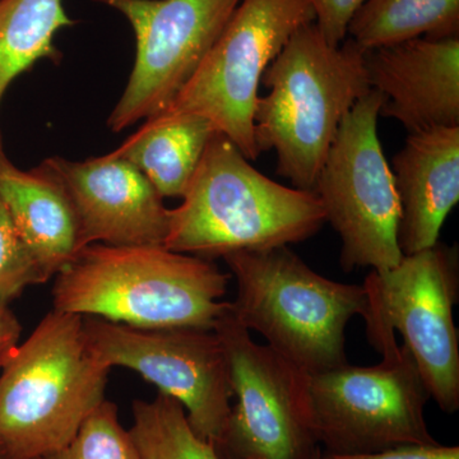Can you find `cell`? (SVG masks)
I'll return each mask as SVG.
<instances>
[{
    "label": "cell",
    "instance_id": "obj_1",
    "mask_svg": "<svg viewBox=\"0 0 459 459\" xmlns=\"http://www.w3.org/2000/svg\"><path fill=\"white\" fill-rule=\"evenodd\" d=\"M229 274L165 247H84L56 274L54 310L132 328L212 329L228 312Z\"/></svg>",
    "mask_w": 459,
    "mask_h": 459
},
{
    "label": "cell",
    "instance_id": "obj_2",
    "mask_svg": "<svg viewBox=\"0 0 459 459\" xmlns=\"http://www.w3.org/2000/svg\"><path fill=\"white\" fill-rule=\"evenodd\" d=\"M181 199L164 247L208 261L300 243L327 223L316 193L265 177L220 132Z\"/></svg>",
    "mask_w": 459,
    "mask_h": 459
},
{
    "label": "cell",
    "instance_id": "obj_3",
    "mask_svg": "<svg viewBox=\"0 0 459 459\" xmlns=\"http://www.w3.org/2000/svg\"><path fill=\"white\" fill-rule=\"evenodd\" d=\"M262 83L268 93L256 101V150L274 151L281 177L313 192L341 123L371 90L365 50L351 39L329 44L310 22L286 42Z\"/></svg>",
    "mask_w": 459,
    "mask_h": 459
},
{
    "label": "cell",
    "instance_id": "obj_4",
    "mask_svg": "<svg viewBox=\"0 0 459 459\" xmlns=\"http://www.w3.org/2000/svg\"><path fill=\"white\" fill-rule=\"evenodd\" d=\"M108 367L87 347L83 316L53 310L0 377V457L41 459L63 448L102 402Z\"/></svg>",
    "mask_w": 459,
    "mask_h": 459
},
{
    "label": "cell",
    "instance_id": "obj_5",
    "mask_svg": "<svg viewBox=\"0 0 459 459\" xmlns=\"http://www.w3.org/2000/svg\"><path fill=\"white\" fill-rule=\"evenodd\" d=\"M237 281L231 314L247 331L305 374L344 367V331L364 316L362 285L316 273L289 247L234 253L223 258Z\"/></svg>",
    "mask_w": 459,
    "mask_h": 459
},
{
    "label": "cell",
    "instance_id": "obj_6",
    "mask_svg": "<svg viewBox=\"0 0 459 459\" xmlns=\"http://www.w3.org/2000/svg\"><path fill=\"white\" fill-rule=\"evenodd\" d=\"M374 367H344L305 374L303 402L316 443L328 453L359 455L404 446L437 444L429 431L430 395L406 346L379 350Z\"/></svg>",
    "mask_w": 459,
    "mask_h": 459
},
{
    "label": "cell",
    "instance_id": "obj_7",
    "mask_svg": "<svg viewBox=\"0 0 459 459\" xmlns=\"http://www.w3.org/2000/svg\"><path fill=\"white\" fill-rule=\"evenodd\" d=\"M362 318L374 349L403 337L429 395L443 412L459 409V334L453 309L459 299L458 247L437 241L402 256L391 270L373 271L362 283Z\"/></svg>",
    "mask_w": 459,
    "mask_h": 459
},
{
    "label": "cell",
    "instance_id": "obj_8",
    "mask_svg": "<svg viewBox=\"0 0 459 459\" xmlns=\"http://www.w3.org/2000/svg\"><path fill=\"white\" fill-rule=\"evenodd\" d=\"M383 96L370 90L344 117L313 192L341 238V268L391 270L401 262L400 202L377 137Z\"/></svg>",
    "mask_w": 459,
    "mask_h": 459
},
{
    "label": "cell",
    "instance_id": "obj_9",
    "mask_svg": "<svg viewBox=\"0 0 459 459\" xmlns=\"http://www.w3.org/2000/svg\"><path fill=\"white\" fill-rule=\"evenodd\" d=\"M307 0H241L213 47L164 113L207 117L249 161L258 159L255 113L268 65L300 27L314 22Z\"/></svg>",
    "mask_w": 459,
    "mask_h": 459
},
{
    "label": "cell",
    "instance_id": "obj_10",
    "mask_svg": "<svg viewBox=\"0 0 459 459\" xmlns=\"http://www.w3.org/2000/svg\"><path fill=\"white\" fill-rule=\"evenodd\" d=\"M87 347L108 367L137 371L179 401L190 427L214 448L221 442L231 386L221 341L212 329H140L83 316Z\"/></svg>",
    "mask_w": 459,
    "mask_h": 459
},
{
    "label": "cell",
    "instance_id": "obj_11",
    "mask_svg": "<svg viewBox=\"0 0 459 459\" xmlns=\"http://www.w3.org/2000/svg\"><path fill=\"white\" fill-rule=\"evenodd\" d=\"M229 383L237 403L231 406L220 459H316L319 444L310 430L303 402L304 373L271 347L250 337L231 314L217 320Z\"/></svg>",
    "mask_w": 459,
    "mask_h": 459
},
{
    "label": "cell",
    "instance_id": "obj_12",
    "mask_svg": "<svg viewBox=\"0 0 459 459\" xmlns=\"http://www.w3.org/2000/svg\"><path fill=\"white\" fill-rule=\"evenodd\" d=\"M122 13L135 59L108 126L119 133L164 113L188 82L241 0H100Z\"/></svg>",
    "mask_w": 459,
    "mask_h": 459
},
{
    "label": "cell",
    "instance_id": "obj_13",
    "mask_svg": "<svg viewBox=\"0 0 459 459\" xmlns=\"http://www.w3.org/2000/svg\"><path fill=\"white\" fill-rule=\"evenodd\" d=\"M74 204L83 247H164L170 210L134 165L110 152L84 161L41 162Z\"/></svg>",
    "mask_w": 459,
    "mask_h": 459
},
{
    "label": "cell",
    "instance_id": "obj_14",
    "mask_svg": "<svg viewBox=\"0 0 459 459\" xmlns=\"http://www.w3.org/2000/svg\"><path fill=\"white\" fill-rule=\"evenodd\" d=\"M365 66L370 89L383 96L379 117L409 133L459 126V36L365 51Z\"/></svg>",
    "mask_w": 459,
    "mask_h": 459
},
{
    "label": "cell",
    "instance_id": "obj_15",
    "mask_svg": "<svg viewBox=\"0 0 459 459\" xmlns=\"http://www.w3.org/2000/svg\"><path fill=\"white\" fill-rule=\"evenodd\" d=\"M400 202L402 255L434 247L459 201V126L409 133L391 162Z\"/></svg>",
    "mask_w": 459,
    "mask_h": 459
},
{
    "label": "cell",
    "instance_id": "obj_16",
    "mask_svg": "<svg viewBox=\"0 0 459 459\" xmlns=\"http://www.w3.org/2000/svg\"><path fill=\"white\" fill-rule=\"evenodd\" d=\"M0 199L47 280L83 249L74 204L56 178L39 166L18 169L0 143Z\"/></svg>",
    "mask_w": 459,
    "mask_h": 459
},
{
    "label": "cell",
    "instance_id": "obj_17",
    "mask_svg": "<svg viewBox=\"0 0 459 459\" xmlns=\"http://www.w3.org/2000/svg\"><path fill=\"white\" fill-rule=\"evenodd\" d=\"M217 129L207 117L162 113L113 151L134 165L162 198H181Z\"/></svg>",
    "mask_w": 459,
    "mask_h": 459
},
{
    "label": "cell",
    "instance_id": "obj_18",
    "mask_svg": "<svg viewBox=\"0 0 459 459\" xmlns=\"http://www.w3.org/2000/svg\"><path fill=\"white\" fill-rule=\"evenodd\" d=\"M74 25L63 0H0V104L9 84L39 60L59 62L56 33Z\"/></svg>",
    "mask_w": 459,
    "mask_h": 459
},
{
    "label": "cell",
    "instance_id": "obj_19",
    "mask_svg": "<svg viewBox=\"0 0 459 459\" xmlns=\"http://www.w3.org/2000/svg\"><path fill=\"white\" fill-rule=\"evenodd\" d=\"M347 35L362 50L459 36V0H364Z\"/></svg>",
    "mask_w": 459,
    "mask_h": 459
},
{
    "label": "cell",
    "instance_id": "obj_20",
    "mask_svg": "<svg viewBox=\"0 0 459 459\" xmlns=\"http://www.w3.org/2000/svg\"><path fill=\"white\" fill-rule=\"evenodd\" d=\"M129 434L142 459H220L190 427L183 404L160 392L153 401L133 402Z\"/></svg>",
    "mask_w": 459,
    "mask_h": 459
},
{
    "label": "cell",
    "instance_id": "obj_21",
    "mask_svg": "<svg viewBox=\"0 0 459 459\" xmlns=\"http://www.w3.org/2000/svg\"><path fill=\"white\" fill-rule=\"evenodd\" d=\"M41 459H142L129 430H124L117 407L105 400L84 420L63 448Z\"/></svg>",
    "mask_w": 459,
    "mask_h": 459
},
{
    "label": "cell",
    "instance_id": "obj_22",
    "mask_svg": "<svg viewBox=\"0 0 459 459\" xmlns=\"http://www.w3.org/2000/svg\"><path fill=\"white\" fill-rule=\"evenodd\" d=\"M45 282L47 277L0 199V301L9 304L27 287Z\"/></svg>",
    "mask_w": 459,
    "mask_h": 459
},
{
    "label": "cell",
    "instance_id": "obj_23",
    "mask_svg": "<svg viewBox=\"0 0 459 459\" xmlns=\"http://www.w3.org/2000/svg\"><path fill=\"white\" fill-rule=\"evenodd\" d=\"M364 0H307L313 9L316 25L329 44L338 47L346 40L353 14Z\"/></svg>",
    "mask_w": 459,
    "mask_h": 459
},
{
    "label": "cell",
    "instance_id": "obj_24",
    "mask_svg": "<svg viewBox=\"0 0 459 459\" xmlns=\"http://www.w3.org/2000/svg\"><path fill=\"white\" fill-rule=\"evenodd\" d=\"M319 459H459V446H404L397 448L359 455H336L325 453Z\"/></svg>",
    "mask_w": 459,
    "mask_h": 459
},
{
    "label": "cell",
    "instance_id": "obj_25",
    "mask_svg": "<svg viewBox=\"0 0 459 459\" xmlns=\"http://www.w3.org/2000/svg\"><path fill=\"white\" fill-rule=\"evenodd\" d=\"M20 337V322L9 310L8 304L0 301V369H3L17 351Z\"/></svg>",
    "mask_w": 459,
    "mask_h": 459
},
{
    "label": "cell",
    "instance_id": "obj_26",
    "mask_svg": "<svg viewBox=\"0 0 459 459\" xmlns=\"http://www.w3.org/2000/svg\"><path fill=\"white\" fill-rule=\"evenodd\" d=\"M320 455H322V453H320ZM319 457H320V455H319ZM319 457H318V458H316V459H319Z\"/></svg>",
    "mask_w": 459,
    "mask_h": 459
},
{
    "label": "cell",
    "instance_id": "obj_27",
    "mask_svg": "<svg viewBox=\"0 0 459 459\" xmlns=\"http://www.w3.org/2000/svg\"><path fill=\"white\" fill-rule=\"evenodd\" d=\"M0 459H3L2 457H0Z\"/></svg>",
    "mask_w": 459,
    "mask_h": 459
}]
</instances>
